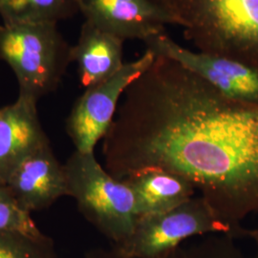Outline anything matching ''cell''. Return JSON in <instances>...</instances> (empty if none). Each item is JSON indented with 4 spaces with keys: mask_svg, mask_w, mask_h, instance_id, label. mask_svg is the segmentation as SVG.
<instances>
[{
    "mask_svg": "<svg viewBox=\"0 0 258 258\" xmlns=\"http://www.w3.org/2000/svg\"><path fill=\"white\" fill-rule=\"evenodd\" d=\"M102 156L119 180L147 168L184 177L234 237L258 212V105L227 99L164 55L123 94Z\"/></svg>",
    "mask_w": 258,
    "mask_h": 258,
    "instance_id": "obj_1",
    "label": "cell"
},
{
    "mask_svg": "<svg viewBox=\"0 0 258 258\" xmlns=\"http://www.w3.org/2000/svg\"><path fill=\"white\" fill-rule=\"evenodd\" d=\"M196 51L258 70V0H161Z\"/></svg>",
    "mask_w": 258,
    "mask_h": 258,
    "instance_id": "obj_2",
    "label": "cell"
},
{
    "mask_svg": "<svg viewBox=\"0 0 258 258\" xmlns=\"http://www.w3.org/2000/svg\"><path fill=\"white\" fill-rule=\"evenodd\" d=\"M67 196L74 198L87 221L120 248L138 221V205L131 187L111 175L94 152L75 150L64 165Z\"/></svg>",
    "mask_w": 258,
    "mask_h": 258,
    "instance_id": "obj_3",
    "label": "cell"
},
{
    "mask_svg": "<svg viewBox=\"0 0 258 258\" xmlns=\"http://www.w3.org/2000/svg\"><path fill=\"white\" fill-rule=\"evenodd\" d=\"M71 50L56 23L0 24V59L16 75L19 96L36 102L56 90Z\"/></svg>",
    "mask_w": 258,
    "mask_h": 258,
    "instance_id": "obj_4",
    "label": "cell"
},
{
    "mask_svg": "<svg viewBox=\"0 0 258 258\" xmlns=\"http://www.w3.org/2000/svg\"><path fill=\"white\" fill-rule=\"evenodd\" d=\"M213 232L234 238L202 196L192 197L170 211L140 216L129 239L113 249L127 258H167L184 239Z\"/></svg>",
    "mask_w": 258,
    "mask_h": 258,
    "instance_id": "obj_5",
    "label": "cell"
},
{
    "mask_svg": "<svg viewBox=\"0 0 258 258\" xmlns=\"http://www.w3.org/2000/svg\"><path fill=\"white\" fill-rule=\"evenodd\" d=\"M154 59L155 54L147 48L109 79L85 88L66 120V132L77 151L94 152L98 142L110 128L123 94Z\"/></svg>",
    "mask_w": 258,
    "mask_h": 258,
    "instance_id": "obj_6",
    "label": "cell"
},
{
    "mask_svg": "<svg viewBox=\"0 0 258 258\" xmlns=\"http://www.w3.org/2000/svg\"><path fill=\"white\" fill-rule=\"evenodd\" d=\"M155 55L168 57L233 102L258 105V70L238 60L182 46L166 33L144 42Z\"/></svg>",
    "mask_w": 258,
    "mask_h": 258,
    "instance_id": "obj_7",
    "label": "cell"
},
{
    "mask_svg": "<svg viewBox=\"0 0 258 258\" xmlns=\"http://www.w3.org/2000/svg\"><path fill=\"white\" fill-rule=\"evenodd\" d=\"M79 13L97 27L120 37L146 41L166 33L177 20L161 0H79Z\"/></svg>",
    "mask_w": 258,
    "mask_h": 258,
    "instance_id": "obj_8",
    "label": "cell"
},
{
    "mask_svg": "<svg viewBox=\"0 0 258 258\" xmlns=\"http://www.w3.org/2000/svg\"><path fill=\"white\" fill-rule=\"evenodd\" d=\"M4 185L30 213L45 210L67 196L64 166L56 159L50 143L26 157Z\"/></svg>",
    "mask_w": 258,
    "mask_h": 258,
    "instance_id": "obj_9",
    "label": "cell"
},
{
    "mask_svg": "<svg viewBox=\"0 0 258 258\" xmlns=\"http://www.w3.org/2000/svg\"><path fill=\"white\" fill-rule=\"evenodd\" d=\"M49 144L37 102L23 96L0 108V184L30 154Z\"/></svg>",
    "mask_w": 258,
    "mask_h": 258,
    "instance_id": "obj_10",
    "label": "cell"
},
{
    "mask_svg": "<svg viewBox=\"0 0 258 258\" xmlns=\"http://www.w3.org/2000/svg\"><path fill=\"white\" fill-rule=\"evenodd\" d=\"M124 40L84 21L79 39L71 50L80 82L88 88L116 74L123 61Z\"/></svg>",
    "mask_w": 258,
    "mask_h": 258,
    "instance_id": "obj_11",
    "label": "cell"
},
{
    "mask_svg": "<svg viewBox=\"0 0 258 258\" xmlns=\"http://www.w3.org/2000/svg\"><path fill=\"white\" fill-rule=\"evenodd\" d=\"M137 199L139 216L170 211L194 197L196 187L184 177L161 168H147L123 180Z\"/></svg>",
    "mask_w": 258,
    "mask_h": 258,
    "instance_id": "obj_12",
    "label": "cell"
},
{
    "mask_svg": "<svg viewBox=\"0 0 258 258\" xmlns=\"http://www.w3.org/2000/svg\"><path fill=\"white\" fill-rule=\"evenodd\" d=\"M79 13V0H0L3 23H56Z\"/></svg>",
    "mask_w": 258,
    "mask_h": 258,
    "instance_id": "obj_13",
    "label": "cell"
},
{
    "mask_svg": "<svg viewBox=\"0 0 258 258\" xmlns=\"http://www.w3.org/2000/svg\"><path fill=\"white\" fill-rule=\"evenodd\" d=\"M0 258H55V243L43 232H0Z\"/></svg>",
    "mask_w": 258,
    "mask_h": 258,
    "instance_id": "obj_14",
    "label": "cell"
},
{
    "mask_svg": "<svg viewBox=\"0 0 258 258\" xmlns=\"http://www.w3.org/2000/svg\"><path fill=\"white\" fill-rule=\"evenodd\" d=\"M0 232L42 233L31 213L20 207L3 184H0Z\"/></svg>",
    "mask_w": 258,
    "mask_h": 258,
    "instance_id": "obj_15",
    "label": "cell"
},
{
    "mask_svg": "<svg viewBox=\"0 0 258 258\" xmlns=\"http://www.w3.org/2000/svg\"><path fill=\"white\" fill-rule=\"evenodd\" d=\"M244 235L249 236L250 238L254 240L256 246H257V258H258V229L256 230H245Z\"/></svg>",
    "mask_w": 258,
    "mask_h": 258,
    "instance_id": "obj_16",
    "label": "cell"
}]
</instances>
